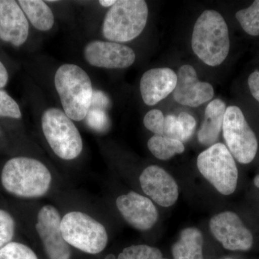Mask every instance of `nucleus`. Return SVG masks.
<instances>
[{"mask_svg": "<svg viewBox=\"0 0 259 259\" xmlns=\"http://www.w3.org/2000/svg\"><path fill=\"white\" fill-rule=\"evenodd\" d=\"M1 182L12 195L20 198H38L50 190L52 175L41 161L20 156L6 162L2 171Z\"/></svg>", "mask_w": 259, "mask_h": 259, "instance_id": "1", "label": "nucleus"}, {"mask_svg": "<svg viewBox=\"0 0 259 259\" xmlns=\"http://www.w3.org/2000/svg\"><path fill=\"white\" fill-rule=\"evenodd\" d=\"M229 32L222 15L215 10L204 11L194 24L192 48L196 56L210 66H217L229 54Z\"/></svg>", "mask_w": 259, "mask_h": 259, "instance_id": "2", "label": "nucleus"}, {"mask_svg": "<svg viewBox=\"0 0 259 259\" xmlns=\"http://www.w3.org/2000/svg\"><path fill=\"white\" fill-rule=\"evenodd\" d=\"M54 82L66 115L77 122L84 120L94 92L88 73L77 65L64 64L56 71Z\"/></svg>", "mask_w": 259, "mask_h": 259, "instance_id": "3", "label": "nucleus"}, {"mask_svg": "<svg viewBox=\"0 0 259 259\" xmlns=\"http://www.w3.org/2000/svg\"><path fill=\"white\" fill-rule=\"evenodd\" d=\"M148 17L144 0H119L105 15L102 34L111 42L131 41L144 31Z\"/></svg>", "mask_w": 259, "mask_h": 259, "instance_id": "4", "label": "nucleus"}, {"mask_svg": "<svg viewBox=\"0 0 259 259\" xmlns=\"http://www.w3.org/2000/svg\"><path fill=\"white\" fill-rule=\"evenodd\" d=\"M42 133L56 156L70 161L81 154L83 141L72 120L60 109H47L41 117Z\"/></svg>", "mask_w": 259, "mask_h": 259, "instance_id": "5", "label": "nucleus"}, {"mask_svg": "<svg viewBox=\"0 0 259 259\" xmlns=\"http://www.w3.org/2000/svg\"><path fill=\"white\" fill-rule=\"evenodd\" d=\"M61 231L68 244L89 254L101 253L108 242L105 226L87 213L79 211L65 214L61 219Z\"/></svg>", "mask_w": 259, "mask_h": 259, "instance_id": "6", "label": "nucleus"}, {"mask_svg": "<svg viewBox=\"0 0 259 259\" xmlns=\"http://www.w3.org/2000/svg\"><path fill=\"white\" fill-rule=\"evenodd\" d=\"M197 168L202 176L223 195L236 190L238 171L228 148L221 143L209 146L199 155Z\"/></svg>", "mask_w": 259, "mask_h": 259, "instance_id": "7", "label": "nucleus"}, {"mask_svg": "<svg viewBox=\"0 0 259 259\" xmlns=\"http://www.w3.org/2000/svg\"><path fill=\"white\" fill-rule=\"evenodd\" d=\"M222 131L227 148L233 158L243 164H248L254 159L258 141L239 107H227Z\"/></svg>", "mask_w": 259, "mask_h": 259, "instance_id": "8", "label": "nucleus"}, {"mask_svg": "<svg viewBox=\"0 0 259 259\" xmlns=\"http://www.w3.org/2000/svg\"><path fill=\"white\" fill-rule=\"evenodd\" d=\"M60 213L54 206L47 204L38 211L35 228L49 259H70L71 248L61 231Z\"/></svg>", "mask_w": 259, "mask_h": 259, "instance_id": "9", "label": "nucleus"}, {"mask_svg": "<svg viewBox=\"0 0 259 259\" xmlns=\"http://www.w3.org/2000/svg\"><path fill=\"white\" fill-rule=\"evenodd\" d=\"M213 236L230 250H248L251 248L253 238L236 213L226 211L213 216L209 221Z\"/></svg>", "mask_w": 259, "mask_h": 259, "instance_id": "10", "label": "nucleus"}, {"mask_svg": "<svg viewBox=\"0 0 259 259\" xmlns=\"http://www.w3.org/2000/svg\"><path fill=\"white\" fill-rule=\"evenodd\" d=\"M83 56L92 66L105 69H125L136 61V54L131 48L111 41L90 42L85 47Z\"/></svg>", "mask_w": 259, "mask_h": 259, "instance_id": "11", "label": "nucleus"}, {"mask_svg": "<svg viewBox=\"0 0 259 259\" xmlns=\"http://www.w3.org/2000/svg\"><path fill=\"white\" fill-rule=\"evenodd\" d=\"M116 206L126 222L139 231H148L157 222L158 213L152 201L136 192L117 197Z\"/></svg>", "mask_w": 259, "mask_h": 259, "instance_id": "12", "label": "nucleus"}, {"mask_svg": "<svg viewBox=\"0 0 259 259\" xmlns=\"http://www.w3.org/2000/svg\"><path fill=\"white\" fill-rule=\"evenodd\" d=\"M145 194L162 207H171L179 197L176 181L163 168L158 166H148L139 178Z\"/></svg>", "mask_w": 259, "mask_h": 259, "instance_id": "13", "label": "nucleus"}, {"mask_svg": "<svg viewBox=\"0 0 259 259\" xmlns=\"http://www.w3.org/2000/svg\"><path fill=\"white\" fill-rule=\"evenodd\" d=\"M213 96L212 85L199 81L193 66L184 65L180 68L174 90L175 101L185 106L197 107L212 100Z\"/></svg>", "mask_w": 259, "mask_h": 259, "instance_id": "14", "label": "nucleus"}, {"mask_svg": "<svg viewBox=\"0 0 259 259\" xmlns=\"http://www.w3.org/2000/svg\"><path fill=\"white\" fill-rule=\"evenodd\" d=\"M28 35V18L18 2L0 0V39L19 47L25 44Z\"/></svg>", "mask_w": 259, "mask_h": 259, "instance_id": "15", "label": "nucleus"}, {"mask_svg": "<svg viewBox=\"0 0 259 259\" xmlns=\"http://www.w3.org/2000/svg\"><path fill=\"white\" fill-rule=\"evenodd\" d=\"M177 74L169 68H156L143 74L140 90L144 103L156 105L166 98L176 88Z\"/></svg>", "mask_w": 259, "mask_h": 259, "instance_id": "16", "label": "nucleus"}, {"mask_svg": "<svg viewBox=\"0 0 259 259\" xmlns=\"http://www.w3.org/2000/svg\"><path fill=\"white\" fill-rule=\"evenodd\" d=\"M225 102L219 99L209 102L204 112V118L198 132L199 142L206 146L216 144L223 130L225 114Z\"/></svg>", "mask_w": 259, "mask_h": 259, "instance_id": "17", "label": "nucleus"}, {"mask_svg": "<svg viewBox=\"0 0 259 259\" xmlns=\"http://www.w3.org/2000/svg\"><path fill=\"white\" fill-rule=\"evenodd\" d=\"M174 259H203V236L197 228L181 232L180 239L172 246Z\"/></svg>", "mask_w": 259, "mask_h": 259, "instance_id": "18", "label": "nucleus"}, {"mask_svg": "<svg viewBox=\"0 0 259 259\" xmlns=\"http://www.w3.org/2000/svg\"><path fill=\"white\" fill-rule=\"evenodd\" d=\"M18 3L27 18L37 30L48 31L53 28L54 14L45 2L41 0H20Z\"/></svg>", "mask_w": 259, "mask_h": 259, "instance_id": "19", "label": "nucleus"}, {"mask_svg": "<svg viewBox=\"0 0 259 259\" xmlns=\"http://www.w3.org/2000/svg\"><path fill=\"white\" fill-rule=\"evenodd\" d=\"M148 148L153 156L160 160L169 159L185 150L182 141L157 135H154L148 141Z\"/></svg>", "mask_w": 259, "mask_h": 259, "instance_id": "20", "label": "nucleus"}, {"mask_svg": "<svg viewBox=\"0 0 259 259\" xmlns=\"http://www.w3.org/2000/svg\"><path fill=\"white\" fill-rule=\"evenodd\" d=\"M236 18L246 33L259 35V0L253 2L249 8L237 12Z\"/></svg>", "mask_w": 259, "mask_h": 259, "instance_id": "21", "label": "nucleus"}, {"mask_svg": "<svg viewBox=\"0 0 259 259\" xmlns=\"http://www.w3.org/2000/svg\"><path fill=\"white\" fill-rule=\"evenodd\" d=\"M117 259H167L163 258L161 250L148 245H134L127 247Z\"/></svg>", "mask_w": 259, "mask_h": 259, "instance_id": "22", "label": "nucleus"}, {"mask_svg": "<svg viewBox=\"0 0 259 259\" xmlns=\"http://www.w3.org/2000/svg\"><path fill=\"white\" fill-rule=\"evenodd\" d=\"M0 259H38L35 252L23 243L10 242L0 248Z\"/></svg>", "mask_w": 259, "mask_h": 259, "instance_id": "23", "label": "nucleus"}, {"mask_svg": "<svg viewBox=\"0 0 259 259\" xmlns=\"http://www.w3.org/2000/svg\"><path fill=\"white\" fill-rule=\"evenodd\" d=\"M85 119L89 127L97 132H105L110 127L108 115L105 110L101 109L90 107Z\"/></svg>", "mask_w": 259, "mask_h": 259, "instance_id": "24", "label": "nucleus"}, {"mask_svg": "<svg viewBox=\"0 0 259 259\" xmlns=\"http://www.w3.org/2000/svg\"><path fill=\"white\" fill-rule=\"evenodd\" d=\"M15 232L14 218L8 211L0 209V248L12 242Z\"/></svg>", "mask_w": 259, "mask_h": 259, "instance_id": "25", "label": "nucleus"}, {"mask_svg": "<svg viewBox=\"0 0 259 259\" xmlns=\"http://www.w3.org/2000/svg\"><path fill=\"white\" fill-rule=\"evenodd\" d=\"M0 117L14 119L22 117L18 104L5 90H0Z\"/></svg>", "mask_w": 259, "mask_h": 259, "instance_id": "26", "label": "nucleus"}, {"mask_svg": "<svg viewBox=\"0 0 259 259\" xmlns=\"http://www.w3.org/2000/svg\"><path fill=\"white\" fill-rule=\"evenodd\" d=\"M165 117L159 110H150L145 115L144 124L145 127L157 136L163 135V123Z\"/></svg>", "mask_w": 259, "mask_h": 259, "instance_id": "27", "label": "nucleus"}, {"mask_svg": "<svg viewBox=\"0 0 259 259\" xmlns=\"http://www.w3.org/2000/svg\"><path fill=\"white\" fill-rule=\"evenodd\" d=\"M163 136L178 140L183 143V133L176 116L168 115L165 117Z\"/></svg>", "mask_w": 259, "mask_h": 259, "instance_id": "28", "label": "nucleus"}, {"mask_svg": "<svg viewBox=\"0 0 259 259\" xmlns=\"http://www.w3.org/2000/svg\"><path fill=\"white\" fill-rule=\"evenodd\" d=\"M182 133H183V142L188 141L192 137L196 127V120L193 116L187 112H181L178 117Z\"/></svg>", "mask_w": 259, "mask_h": 259, "instance_id": "29", "label": "nucleus"}, {"mask_svg": "<svg viewBox=\"0 0 259 259\" xmlns=\"http://www.w3.org/2000/svg\"><path fill=\"white\" fill-rule=\"evenodd\" d=\"M110 104L109 97L103 92L100 91V90H96V91L93 92L91 107H90L106 110L110 107Z\"/></svg>", "mask_w": 259, "mask_h": 259, "instance_id": "30", "label": "nucleus"}, {"mask_svg": "<svg viewBox=\"0 0 259 259\" xmlns=\"http://www.w3.org/2000/svg\"><path fill=\"white\" fill-rule=\"evenodd\" d=\"M248 87L252 96L259 102V71L255 70L250 74L248 79Z\"/></svg>", "mask_w": 259, "mask_h": 259, "instance_id": "31", "label": "nucleus"}, {"mask_svg": "<svg viewBox=\"0 0 259 259\" xmlns=\"http://www.w3.org/2000/svg\"><path fill=\"white\" fill-rule=\"evenodd\" d=\"M8 70L4 66V64L0 61V89L4 88L8 83Z\"/></svg>", "mask_w": 259, "mask_h": 259, "instance_id": "32", "label": "nucleus"}, {"mask_svg": "<svg viewBox=\"0 0 259 259\" xmlns=\"http://www.w3.org/2000/svg\"><path fill=\"white\" fill-rule=\"evenodd\" d=\"M115 0H100L99 3L105 8H112L116 3Z\"/></svg>", "mask_w": 259, "mask_h": 259, "instance_id": "33", "label": "nucleus"}, {"mask_svg": "<svg viewBox=\"0 0 259 259\" xmlns=\"http://www.w3.org/2000/svg\"><path fill=\"white\" fill-rule=\"evenodd\" d=\"M253 184H254L255 187L259 188V175L255 177L254 180H253Z\"/></svg>", "mask_w": 259, "mask_h": 259, "instance_id": "34", "label": "nucleus"}, {"mask_svg": "<svg viewBox=\"0 0 259 259\" xmlns=\"http://www.w3.org/2000/svg\"><path fill=\"white\" fill-rule=\"evenodd\" d=\"M223 259H231V258H223Z\"/></svg>", "mask_w": 259, "mask_h": 259, "instance_id": "35", "label": "nucleus"}]
</instances>
